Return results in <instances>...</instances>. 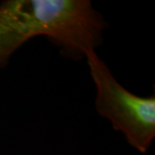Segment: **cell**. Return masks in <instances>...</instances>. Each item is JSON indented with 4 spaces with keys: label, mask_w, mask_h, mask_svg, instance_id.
<instances>
[{
    "label": "cell",
    "mask_w": 155,
    "mask_h": 155,
    "mask_svg": "<svg viewBox=\"0 0 155 155\" xmlns=\"http://www.w3.org/2000/svg\"><path fill=\"white\" fill-rule=\"evenodd\" d=\"M107 27L89 0H4L0 3V69L24 42L45 35L75 60L103 42Z\"/></svg>",
    "instance_id": "cell-1"
},
{
    "label": "cell",
    "mask_w": 155,
    "mask_h": 155,
    "mask_svg": "<svg viewBox=\"0 0 155 155\" xmlns=\"http://www.w3.org/2000/svg\"><path fill=\"white\" fill-rule=\"evenodd\" d=\"M92 79L97 88L96 109L121 131L127 142L145 153L155 137V96L139 97L117 82L95 51L86 54Z\"/></svg>",
    "instance_id": "cell-2"
}]
</instances>
